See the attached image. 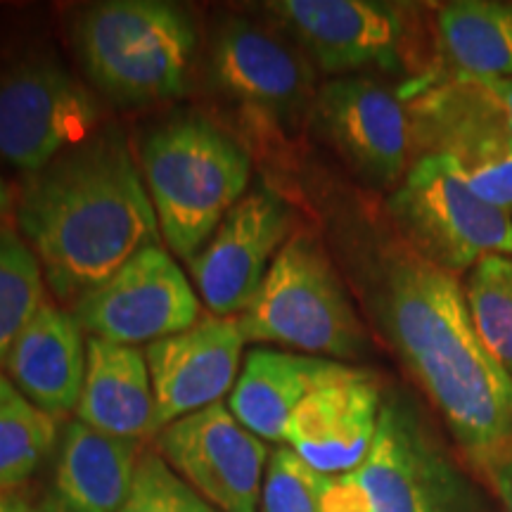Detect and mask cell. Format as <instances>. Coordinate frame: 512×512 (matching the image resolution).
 Listing matches in <instances>:
<instances>
[{
	"label": "cell",
	"instance_id": "cell-9",
	"mask_svg": "<svg viewBox=\"0 0 512 512\" xmlns=\"http://www.w3.org/2000/svg\"><path fill=\"white\" fill-rule=\"evenodd\" d=\"M399 91L411 112L415 159L448 157L482 200L512 214V133L486 81L441 76Z\"/></svg>",
	"mask_w": 512,
	"mask_h": 512
},
{
	"label": "cell",
	"instance_id": "cell-26",
	"mask_svg": "<svg viewBox=\"0 0 512 512\" xmlns=\"http://www.w3.org/2000/svg\"><path fill=\"white\" fill-rule=\"evenodd\" d=\"M328 479L330 475H320L292 448H275L266 465L259 510L320 512V501H323Z\"/></svg>",
	"mask_w": 512,
	"mask_h": 512
},
{
	"label": "cell",
	"instance_id": "cell-33",
	"mask_svg": "<svg viewBox=\"0 0 512 512\" xmlns=\"http://www.w3.org/2000/svg\"><path fill=\"white\" fill-rule=\"evenodd\" d=\"M17 396V389L12 387V382L8 380V375L0 370V406H5V403L12 401Z\"/></svg>",
	"mask_w": 512,
	"mask_h": 512
},
{
	"label": "cell",
	"instance_id": "cell-14",
	"mask_svg": "<svg viewBox=\"0 0 512 512\" xmlns=\"http://www.w3.org/2000/svg\"><path fill=\"white\" fill-rule=\"evenodd\" d=\"M290 235L292 211L283 197L268 188L247 192L190 259V273L207 309L219 318L245 313Z\"/></svg>",
	"mask_w": 512,
	"mask_h": 512
},
{
	"label": "cell",
	"instance_id": "cell-22",
	"mask_svg": "<svg viewBox=\"0 0 512 512\" xmlns=\"http://www.w3.org/2000/svg\"><path fill=\"white\" fill-rule=\"evenodd\" d=\"M434 31L439 53L434 79H512V0L444 3L434 12Z\"/></svg>",
	"mask_w": 512,
	"mask_h": 512
},
{
	"label": "cell",
	"instance_id": "cell-31",
	"mask_svg": "<svg viewBox=\"0 0 512 512\" xmlns=\"http://www.w3.org/2000/svg\"><path fill=\"white\" fill-rule=\"evenodd\" d=\"M482 81H486V86L494 91L498 102H501L505 117H508L510 133H512V79H482Z\"/></svg>",
	"mask_w": 512,
	"mask_h": 512
},
{
	"label": "cell",
	"instance_id": "cell-29",
	"mask_svg": "<svg viewBox=\"0 0 512 512\" xmlns=\"http://www.w3.org/2000/svg\"><path fill=\"white\" fill-rule=\"evenodd\" d=\"M494 486L503 512H512V444L472 460Z\"/></svg>",
	"mask_w": 512,
	"mask_h": 512
},
{
	"label": "cell",
	"instance_id": "cell-15",
	"mask_svg": "<svg viewBox=\"0 0 512 512\" xmlns=\"http://www.w3.org/2000/svg\"><path fill=\"white\" fill-rule=\"evenodd\" d=\"M209 69L223 93L275 124L299 126L313 110V62L299 46L247 19L216 29Z\"/></svg>",
	"mask_w": 512,
	"mask_h": 512
},
{
	"label": "cell",
	"instance_id": "cell-19",
	"mask_svg": "<svg viewBox=\"0 0 512 512\" xmlns=\"http://www.w3.org/2000/svg\"><path fill=\"white\" fill-rule=\"evenodd\" d=\"M140 441L102 434L74 420L62 434L46 512H119L131 494Z\"/></svg>",
	"mask_w": 512,
	"mask_h": 512
},
{
	"label": "cell",
	"instance_id": "cell-17",
	"mask_svg": "<svg viewBox=\"0 0 512 512\" xmlns=\"http://www.w3.org/2000/svg\"><path fill=\"white\" fill-rule=\"evenodd\" d=\"M382 394L375 377L344 366L318 384L287 422L285 441L320 475H349L366 460L375 441Z\"/></svg>",
	"mask_w": 512,
	"mask_h": 512
},
{
	"label": "cell",
	"instance_id": "cell-32",
	"mask_svg": "<svg viewBox=\"0 0 512 512\" xmlns=\"http://www.w3.org/2000/svg\"><path fill=\"white\" fill-rule=\"evenodd\" d=\"M12 211H15V200H12V192L8 185L0 178V221L8 219Z\"/></svg>",
	"mask_w": 512,
	"mask_h": 512
},
{
	"label": "cell",
	"instance_id": "cell-18",
	"mask_svg": "<svg viewBox=\"0 0 512 512\" xmlns=\"http://www.w3.org/2000/svg\"><path fill=\"white\" fill-rule=\"evenodd\" d=\"M74 313L43 302L5 358V375L29 403L53 418L76 411L86 380L88 351Z\"/></svg>",
	"mask_w": 512,
	"mask_h": 512
},
{
	"label": "cell",
	"instance_id": "cell-2",
	"mask_svg": "<svg viewBox=\"0 0 512 512\" xmlns=\"http://www.w3.org/2000/svg\"><path fill=\"white\" fill-rule=\"evenodd\" d=\"M15 216L60 302H76L162 238L140 166L117 128H100L24 176Z\"/></svg>",
	"mask_w": 512,
	"mask_h": 512
},
{
	"label": "cell",
	"instance_id": "cell-5",
	"mask_svg": "<svg viewBox=\"0 0 512 512\" xmlns=\"http://www.w3.org/2000/svg\"><path fill=\"white\" fill-rule=\"evenodd\" d=\"M238 323L245 342H273L339 363L370 351L366 323L342 275L323 242L306 230L290 235Z\"/></svg>",
	"mask_w": 512,
	"mask_h": 512
},
{
	"label": "cell",
	"instance_id": "cell-7",
	"mask_svg": "<svg viewBox=\"0 0 512 512\" xmlns=\"http://www.w3.org/2000/svg\"><path fill=\"white\" fill-rule=\"evenodd\" d=\"M98 121V102L50 50L0 34V162L36 174Z\"/></svg>",
	"mask_w": 512,
	"mask_h": 512
},
{
	"label": "cell",
	"instance_id": "cell-20",
	"mask_svg": "<svg viewBox=\"0 0 512 512\" xmlns=\"http://www.w3.org/2000/svg\"><path fill=\"white\" fill-rule=\"evenodd\" d=\"M347 363L292 351L252 349L230 392V413L245 430L266 441H285L287 422L318 384L342 373Z\"/></svg>",
	"mask_w": 512,
	"mask_h": 512
},
{
	"label": "cell",
	"instance_id": "cell-12",
	"mask_svg": "<svg viewBox=\"0 0 512 512\" xmlns=\"http://www.w3.org/2000/svg\"><path fill=\"white\" fill-rule=\"evenodd\" d=\"M354 475L373 512H475L470 486L401 396L382 401L375 441Z\"/></svg>",
	"mask_w": 512,
	"mask_h": 512
},
{
	"label": "cell",
	"instance_id": "cell-23",
	"mask_svg": "<svg viewBox=\"0 0 512 512\" xmlns=\"http://www.w3.org/2000/svg\"><path fill=\"white\" fill-rule=\"evenodd\" d=\"M46 294L41 264L27 240L0 221V370L24 325L41 309Z\"/></svg>",
	"mask_w": 512,
	"mask_h": 512
},
{
	"label": "cell",
	"instance_id": "cell-8",
	"mask_svg": "<svg viewBox=\"0 0 512 512\" xmlns=\"http://www.w3.org/2000/svg\"><path fill=\"white\" fill-rule=\"evenodd\" d=\"M387 216L408 247L456 278L486 256H512L510 211L482 200L444 155L415 159L389 195Z\"/></svg>",
	"mask_w": 512,
	"mask_h": 512
},
{
	"label": "cell",
	"instance_id": "cell-25",
	"mask_svg": "<svg viewBox=\"0 0 512 512\" xmlns=\"http://www.w3.org/2000/svg\"><path fill=\"white\" fill-rule=\"evenodd\" d=\"M60 420L22 394L0 406V491L17 489L34 475L60 437Z\"/></svg>",
	"mask_w": 512,
	"mask_h": 512
},
{
	"label": "cell",
	"instance_id": "cell-11",
	"mask_svg": "<svg viewBox=\"0 0 512 512\" xmlns=\"http://www.w3.org/2000/svg\"><path fill=\"white\" fill-rule=\"evenodd\" d=\"M311 119L351 174L370 188H396L415 162L406 100L373 76H339L320 86Z\"/></svg>",
	"mask_w": 512,
	"mask_h": 512
},
{
	"label": "cell",
	"instance_id": "cell-6",
	"mask_svg": "<svg viewBox=\"0 0 512 512\" xmlns=\"http://www.w3.org/2000/svg\"><path fill=\"white\" fill-rule=\"evenodd\" d=\"M320 72L354 76L363 69L413 72L418 86L437 76L439 57L427 53L418 5L382 0H278L266 5Z\"/></svg>",
	"mask_w": 512,
	"mask_h": 512
},
{
	"label": "cell",
	"instance_id": "cell-24",
	"mask_svg": "<svg viewBox=\"0 0 512 512\" xmlns=\"http://www.w3.org/2000/svg\"><path fill=\"white\" fill-rule=\"evenodd\" d=\"M463 290L479 339L512 377V256H486L467 271Z\"/></svg>",
	"mask_w": 512,
	"mask_h": 512
},
{
	"label": "cell",
	"instance_id": "cell-13",
	"mask_svg": "<svg viewBox=\"0 0 512 512\" xmlns=\"http://www.w3.org/2000/svg\"><path fill=\"white\" fill-rule=\"evenodd\" d=\"M157 448L166 465L219 512H259L271 453L228 406L214 403L176 420L157 434Z\"/></svg>",
	"mask_w": 512,
	"mask_h": 512
},
{
	"label": "cell",
	"instance_id": "cell-30",
	"mask_svg": "<svg viewBox=\"0 0 512 512\" xmlns=\"http://www.w3.org/2000/svg\"><path fill=\"white\" fill-rule=\"evenodd\" d=\"M0 512H46L43 505L31 503L27 494L17 489H5L0 491Z\"/></svg>",
	"mask_w": 512,
	"mask_h": 512
},
{
	"label": "cell",
	"instance_id": "cell-4",
	"mask_svg": "<svg viewBox=\"0 0 512 512\" xmlns=\"http://www.w3.org/2000/svg\"><path fill=\"white\" fill-rule=\"evenodd\" d=\"M74 43L88 79L105 98L140 107L185 93L197 34L178 5L107 0L79 17Z\"/></svg>",
	"mask_w": 512,
	"mask_h": 512
},
{
	"label": "cell",
	"instance_id": "cell-27",
	"mask_svg": "<svg viewBox=\"0 0 512 512\" xmlns=\"http://www.w3.org/2000/svg\"><path fill=\"white\" fill-rule=\"evenodd\" d=\"M119 512H219L185 484L159 453L140 456L131 494Z\"/></svg>",
	"mask_w": 512,
	"mask_h": 512
},
{
	"label": "cell",
	"instance_id": "cell-16",
	"mask_svg": "<svg viewBox=\"0 0 512 512\" xmlns=\"http://www.w3.org/2000/svg\"><path fill=\"white\" fill-rule=\"evenodd\" d=\"M245 344L238 318L219 316L200 318L181 335L147 344L145 361L155 394L152 434L233 392Z\"/></svg>",
	"mask_w": 512,
	"mask_h": 512
},
{
	"label": "cell",
	"instance_id": "cell-28",
	"mask_svg": "<svg viewBox=\"0 0 512 512\" xmlns=\"http://www.w3.org/2000/svg\"><path fill=\"white\" fill-rule=\"evenodd\" d=\"M320 512H373L370 498L358 482L354 472L349 475H335L328 479L323 491Z\"/></svg>",
	"mask_w": 512,
	"mask_h": 512
},
{
	"label": "cell",
	"instance_id": "cell-10",
	"mask_svg": "<svg viewBox=\"0 0 512 512\" xmlns=\"http://www.w3.org/2000/svg\"><path fill=\"white\" fill-rule=\"evenodd\" d=\"M72 313L91 337L136 347L190 330L200 320V297L174 256L157 242L81 294Z\"/></svg>",
	"mask_w": 512,
	"mask_h": 512
},
{
	"label": "cell",
	"instance_id": "cell-3",
	"mask_svg": "<svg viewBox=\"0 0 512 512\" xmlns=\"http://www.w3.org/2000/svg\"><path fill=\"white\" fill-rule=\"evenodd\" d=\"M140 174L164 242L190 261L245 197L252 162L214 121L176 114L143 138Z\"/></svg>",
	"mask_w": 512,
	"mask_h": 512
},
{
	"label": "cell",
	"instance_id": "cell-1",
	"mask_svg": "<svg viewBox=\"0 0 512 512\" xmlns=\"http://www.w3.org/2000/svg\"><path fill=\"white\" fill-rule=\"evenodd\" d=\"M342 238L370 318L470 460L512 444V377L479 339L456 275L377 223L351 221Z\"/></svg>",
	"mask_w": 512,
	"mask_h": 512
},
{
	"label": "cell",
	"instance_id": "cell-21",
	"mask_svg": "<svg viewBox=\"0 0 512 512\" xmlns=\"http://www.w3.org/2000/svg\"><path fill=\"white\" fill-rule=\"evenodd\" d=\"M86 351V380L76 406L79 422L119 439L152 437L155 394L143 351L100 337H88Z\"/></svg>",
	"mask_w": 512,
	"mask_h": 512
}]
</instances>
